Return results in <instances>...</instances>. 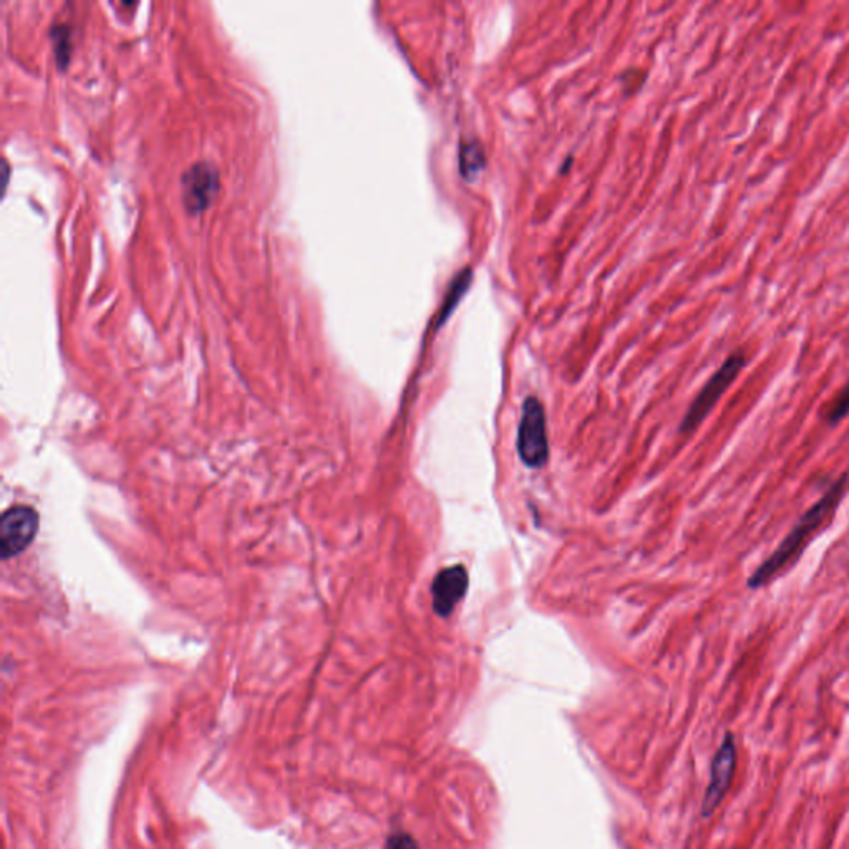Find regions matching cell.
I'll return each instance as SVG.
<instances>
[{
  "label": "cell",
  "instance_id": "1",
  "mask_svg": "<svg viewBox=\"0 0 849 849\" xmlns=\"http://www.w3.org/2000/svg\"><path fill=\"white\" fill-rule=\"evenodd\" d=\"M848 480V473H843L838 480L831 483L830 488L823 493L820 500L805 511V515L796 521L790 533L782 539V543L778 544L775 551L753 571L747 581L748 589L758 591L765 588L777 578L778 574L793 566L801 558V554L810 543L811 536L818 533L823 528V524L828 523L835 515L848 490Z\"/></svg>",
  "mask_w": 849,
  "mask_h": 849
},
{
  "label": "cell",
  "instance_id": "2",
  "mask_svg": "<svg viewBox=\"0 0 849 849\" xmlns=\"http://www.w3.org/2000/svg\"><path fill=\"white\" fill-rule=\"evenodd\" d=\"M745 367H747V355L743 350H735L733 354L728 355L719 370L707 380L704 389L700 390L699 395L685 413L684 420L680 423V433L689 435L702 425L723 397V393L732 387L733 382L738 379V375Z\"/></svg>",
  "mask_w": 849,
  "mask_h": 849
},
{
  "label": "cell",
  "instance_id": "3",
  "mask_svg": "<svg viewBox=\"0 0 849 849\" xmlns=\"http://www.w3.org/2000/svg\"><path fill=\"white\" fill-rule=\"evenodd\" d=\"M518 455L528 468L538 470L548 463L549 442L546 413L538 398H526L518 427Z\"/></svg>",
  "mask_w": 849,
  "mask_h": 849
},
{
  "label": "cell",
  "instance_id": "4",
  "mask_svg": "<svg viewBox=\"0 0 849 849\" xmlns=\"http://www.w3.org/2000/svg\"><path fill=\"white\" fill-rule=\"evenodd\" d=\"M39 513L25 505H15L4 511L0 520V553L9 559L24 553L39 533Z\"/></svg>",
  "mask_w": 849,
  "mask_h": 849
},
{
  "label": "cell",
  "instance_id": "5",
  "mask_svg": "<svg viewBox=\"0 0 849 849\" xmlns=\"http://www.w3.org/2000/svg\"><path fill=\"white\" fill-rule=\"evenodd\" d=\"M735 768H737V743L733 733L727 732L710 767L709 786L705 790L704 801H702V816L705 818H709L719 810L732 785Z\"/></svg>",
  "mask_w": 849,
  "mask_h": 849
},
{
  "label": "cell",
  "instance_id": "6",
  "mask_svg": "<svg viewBox=\"0 0 849 849\" xmlns=\"http://www.w3.org/2000/svg\"><path fill=\"white\" fill-rule=\"evenodd\" d=\"M185 208L190 214L203 213L219 190V171L208 161H199L188 168L181 178Z\"/></svg>",
  "mask_w": 849,
  "mask_h": 849
},
{
  "label": "cell",
  "instance_id": "7",
  "mask_svg": "<svg viewBox=\"0 0 849 849\" xmlns=\"http://www.w3.org/2000/svg\"><path fill=\"white\" fill-rule=\"evenodd\" d=\"M468 571L460 564L445 568L437 574L432 584L433 611L440 617H450L458 602L468 591Z\"/></svg>",
  "mask_w": 849,
  "mask_h": 849
},
{
  "label": "cell",
  "instance_id": "8",
  "mask_svg": "<svg viewBox=\"0 0 849 849\" xmlns=\"http://www.w3.org/2000/svg\"><path fill=\"white\" fill-rule=\"evenodd\" d=\"M485 163V151H483V146H481L478 141H470V143H463V145H461V175L468 178V180H473V178L480 175L481 170L485 168Z\"/></svg>",
  "mask_w": 849,
  "mask_h": 849
},
{
  "label": "cell",
  "instance_id": "9",
  "mask_svg": "<svg viewBox=\"0 0 849 849\" xmlns=\"http://www.w3.org/2000/svg\"><path fill=\"white\" fill-rule=\"evenodd\" d=\"M471 277H473V272H471L470 269H463V271L455 277V281L452 282V286L448 289L447 297H445V301H443L442 311L438 314V324H443V322L447 321L448 316L455 311V307L458 306V302L463 299L465 292L468 291V287H470Z\"/></svg>",
  "mask_w": 849,
  "mask_h": 849
},
{
  "label": "cell",
  "instance_id": "10",
  "mask_svg": "<svg viewBox=\"0 0 849 849\" xmlns=\"http://www.w3.org/2000/svg\"><path fill=\"white\" fill-rule=\"evenodd\" d=\"M849 415V380L843 385V389L836 395L835 400L831 402L828 412H826L825 420L830 427H836L838 423L843 422Z\"/></svg>",
  "mask_w": 849,
  "mask_h": 849
},
{
  "label": "cell",
  "instance_id": "11",
  "mask_svg": "<svg viewBox=\"0 0 849 849\" xmlns=\"http://www.w3.org/2000/svg\"><path fill=\"white\" fill-rule=\"evenodd\" d=\"M385 849H418L417 843L412 836L407 833H395L389 836V840L385 843Z\"/></svg>",
  "mask_w": 849,
  "mask_h": 849
}]
</instances>
